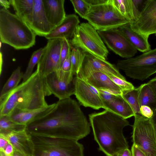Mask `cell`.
<instances>
[{
  "label": "cell",
  "mask_w": 156,
  "mask_h": 156,
  "mask_svg": "<svg viewBox=\"0 0 156 156\" xmlns=\"http://www.w3.org/2000/svg\"><path fill=\"white\" fill-rule=\"evenodd\" d=\"M90 126L78 102L70 98L59 100L50 111L28 124L26 130L30 134L78 140L90 133Z\"/></svg>",
  "instance_id": "1"
},
{
  "label": "cell",
  "mask_w": 156,
  "mask_h": 156,
  "mask_svg": "<svg viewBox=\"0 0 156 156\" xmlns=\"http://www.w3.org/2000/svg\"><path fill=\"white\" fill-rule=\"evenodd\" d=\"M94 139L99 149L107 156H112L120 150L128 148L123 132L129 122L120 115L105 110L89 115Z\"/></svg>",
  "instance_id": "2"
},
{
  "label": "cell",
  "mask_w": 156,
  "mask_h": 156,
  "mask_svg": "<svg viewBox=\"0 0 156 156\" xmlns=\"http://www.w3.org/2000/svg\"><path fill=\"white\" fill-rule=\"evenodd\" d=\"M50 95L43 77L36 69L28 80L0 98V116L8 115L16 108L32 110L46 106L45 97Z\"/></svg>",
  "instance_id": "3"
},
{
  "label": "cell",
  "mask_w": 156,
  "mask_h": 156,
  "mask_svg": "<svg viewBox=\"0 0 156 156\" xmlns=\"http://www.w3.org/2000/svg\"><path fill=\"white\" fill-rule=\"evenodd\" d=\"M36 34L29 25L15 14L0 10V39L16 50L26 49L36 42Z\"/></svg>",
  "instance_id": "4"
},
{
  "label": "cell",
  "mask_w": 156,
  "mask_h": 156,
  "mask_svg": "<svg viewBox=\"0 0 156 156\" xmlns=\"http://www.w3.org/2000/svg\"><path fill=\"white\" fill-rule=\"evenodd\" d=\"M30 135L34 146V156H83V146L78 140L62 137Z\"/></svg>",
  "instance_id": "5"
},
{
  "label": "cell",
  "mask_w": 156,
  "mask_h": 156,
  "mask_svg": "<svg viewBox=\"0 0 156 156\" xmlns=\"http://www.w3.org/2000/svg\"><path fill=\"white\" fill-rule=\"evenodd\" d=\"M90 6L84 19L97 31L119 28L130 23L115 5L114 0H107L103 4Z\"/></svg>",
  "instance_id": "6"
},
{
  "label": "cell",
  "mask_w": 156,
  "mask_h": 156,
  "mask_svg": "<svg viewBox=\"0 0 156 156\" xmlns=\"http://www.w3.org/2000/svg\"><path fill=\"white\" fill-rule=\"evenodd\" d=\"M69 42L73 47L101 60H106L109 53L98 31L88 23L79 24Z\"/></svg>",
  "instance_id": "7"
},
{
  "label": "cell",
  "mask_w": 156,
  "mask_h": 156,
  "mask_svg": "<svg viewBox=\"0 0 156 156\" xmlns=\"http://www.w3.org/2000/svg\"><path fill=\"white\" fill-rule=\"evenodd\" d=\"M117 66L129 77L143 81L156 73V47L136 57L119 60Z\"/></svg>",
  "instance_id": "8"
},
{
  "label": "cell",
  "mask_w": 156,
  "mask_h": 156,
  "mask_svg": "<svg viewBox=\"0 0 156 156\" xmlns=\"http://www.w3.org/2000/svg\"><path fill=\"white\" fill-rule=\"evenodd\" d=\"M132 135L133 144L147 156H156V138L151 118L136 114Z\"/></svg>",
  "instance_id": "9"
},
{
  "label": "cell",
  "mask_w": 156,
  "mask_h": 156,
  "mask_svg": "<svg viewBox=\"0 0 156 156\" xmlns=\"http://www.w3.org/2000/svg\"><path fill=\"white\" fill-rule=\"evenodd\" d=\"M97 31L108 47L120 56L130 58L137 53L136 48L119 28Z\"/></svg>",
  "instance_id": "10"
},
{
  "label": "cell",
  "mask_w": 156,
  "mask_h": 156,
  "mask_svg": "<svg viewBox=\"0 0 156 156\" xmlns=\"http://www.w3.org/2000/svg\"><path fill=\"white\" fill-rule=\"evenodd\" d=\"M130 23L131 29L141 35H156V0H145L138 16Z\"/></svg>",
  "instance_id": "11"
},
{
  "label": "cell",
  "mask_w": 156,
  "mask_h": 156,
  "mask_svg": "<svg viewBox=\"0 0 156 156\" xmlns=\"http://www.w3.org/2000/svg\"><path fill=\"white\" fill-rule=\"evenodd\" d=\"M63 39L48 40L44 47L43 54L37 64V69L43 77L58 69Z\"/></svg>",
  "instance_id": "12"
},
{
  "label": "cell",
  "mask_w": 156,
  "mask_h": 156,
  "mask_svg": "<svg viewBox=\"0 0 156 156\" xmlns=\"http://www.w3.org/2000/svg\"><path fill=\"white\" fill-rule=\"evenodd\" d=\"M74 80L75 86L74 95L81 105L96 110L104 108L97 89L78 75L74 78Z\"/></svg>",
  "instance_id": "13"
},
{
  "label": "cell",
  "mask_w": 156,
  "mask_h": 156,
  "mask_svg": "<svg viewBox=\"0 0 156 156\" xmlns=\"http://www.w3.org/2000/svg\"><path fill=\"white\" fill-rule=\"evenodd\" d=\"M94 71L112 74L121 79L126 80L114 65L106 60L101 59L87 53L77 75L81 77L88 73Z\"/></svg>",
  "instance_id": "14"
},
{
  "label": "cell",
  "mask_w": 156,
  "mask_h": 156,
  "mask_svg": "<svg viewBox=\"0 0 156 156\" xmlns=\"http://www.w3.org/2000/svg\"><path fill=\"white\" fill-rule=\"evenodd\" d=\"M44 78V83L51 95L53 94L59 100L70 98L74 95L75 86L74 78L70 83L59 80L55 72L51 73Z\"/></svg>",
  "instance_id": "15"
},
{
  "label": "cell",
  "mask_w": 156,
  "mask_h": 156,
  "mask_svg": "<svg viewBox=\"0 0 156 156\" xmlns=\"http://www.w3.org/2000/svg\"><path fill=\"white\" fill-rule=\"evenodd\" d=\"M29 26L36 35L44 37L54 29L47 18L43 0H34L32 21Z\"/></svg>",
  "instance_id": "16"
},
{
  "label": "cell",
  "mask_w": 156,
  "mask_h": 156,
  "mask_svg": "<svg viewBox=\"0 0 156 156\" xmlns=\"http://www.w3.org/2000/svg\"><path fill=\"white\" fill-rule=\"evenodd\" d=\"M80 77L98 90L107 91L116 95L122 94V89L104 73L92 72Z\"/></svg>",
  "instance_id": "17"
},
{
  "label": "cell",
  "mask_w": 156,
  "mask_h": 156,
  "mask_svg": "<svg viewBox=\"0 0 156 156\" xmlns=\"http://www.w3.org/2000/svg\"><path fill=\"white\" fill-rule=\"evenodd\" d=\"M1 136L6 138L15 150L28 156H34V143L31 135L26 129Z\"/></svg>",
  "instance_id": "18"
},
{
  "label": "cell",
  "mask_w": 156,
  "mask_h": 156,
  "mask_svg": "<svg viewBox=\"0 0 156 156\" xmlns=\"http://www.w3.org/2000/svg\"><path fill=\"white\" fill-rule=\"evenodd\" d=\"M79 23V17L76 15H66L63 22L45 37L48 40L72 38Z\"/></svg>",
  "instance_id": "19"
},
{
  "label": "cell",
  "mask_w": 156,
  "mask_h": 156,
  "mask_svg": "<svg viewBox=\"0 0 156 156\" xmlns=\"http://www.w3.org/2000/svg\"><path fill=\"white\" fill-rule=\"evenodd\" d=\"M55 103L43 108L32 110L14 109L8 115L12 121L19 124L25 125L46 114L55 106Z\"/></svg>",
  "instance_id": "20"
},
{
  "label": "cell",
  "mask_w": 156,
  "mask_h": 156,
  "mask_svg": "<svg viewBox=\"0 0 156 156\" xmlns=\"http://www.w3.org/2000/svg\"><path fill=\"white\" fill-rule=\"evenodd\" d=\"M43 0L47 18L54 29L63 22L66 16L64 7L65 0Z\"/></svg>",
  "instance_id": "21"
},
{
  "label": "cell",
  "mask_w": 156,
  "mask_h": 156,
  "mask_svg": "<svg viewBox=\"0 0 156 156\" xmlns=\"http://www.w3.org/2000/svg\"><path fill=\"white\" fill-rule=\"evenodd\" d=\"M103 103L105 110L111 111L125 119L135 115L132 108L122 94L115 95L110 101Z\"/></svg>",
  "instance_id": "22"
},
{
  "label": "cell",
  "mask_w": 156,
  "mask_h": 156,
  "mask_svg": "<svg viewBox=\"0 0 156 156\" xmlns=\"http://www.w3.org/2000/svg\"><path fill=\"white\" fill-rule=\"evenodd\" d=\"M119 29L127 37L137 50L144 53L151 49L148 41L149 37L133 30L131 28L130 23Z\"/></svg>",
  "instance_id": "23"
},
{
  "label": "cell",
  "mask_w": 156,
  "mask_h": 156,
  "mask_svg": "<svg viewBox=\"0 0 156 156\" xmlns=\"http://www.w3.org/2000/svg\"><path fill=\"white\" fill-rule=\"evenodd\" d=\"M15 14L29 26L31 23L34 0H9Z\"/></svg>",
  "instance_id": "24"
},
{
  "label": "cell",
  "mask_w": 156,
  "mask_h": 156,
  "mask_svg": "<svg viewBox=\"0 0 156 156\" xmlns=\"http://www.w3.org/2000/svg\"><path fill=\"white\" fill-rule=\"evenodd\" d=\"M138 101L140 107L146 105L153 111L156 110V95L147 83L140 86Z\"/></svg>",
  "instance_id": "25"
},
{
  "label": "cell",
  "mask_w": 156,
  "mask_h": 156,
  "mask_svg": "<svg viewBox=\"0 0 156 156\" xmlns=\"http://www.w3.org/2000/svg\"><path fill=\"white\" fill-rule=\"evenodd\" d=\"M26 127V125L12 121L8 115L0 116V135L5 136L12 132L23 131Z\"/></svg>",
  "instance_id": "26"
},
{
  "label": "cell",
  "mask_w": 156,
  "mask_h": 156,
  "mask_svg": "<svg viewBox=\"0 0 156 156\" xmlns=\"http://www.w3.org/2000/svg\"><path fill=\"white\" fill-rule=\"evenodd\" d=\"M23 75L21 72L20 67H18L12 72L2 88L0 98L6 96L19 85L20 81L23 78Z\"/></svg>",
  "instance_id": "27"
},
{
  "label": "cell",
  "mask_w": 156,
  "mask_h": 156,
  "mask_svg": "<svg viewBox=\"0 0 156 156\" xmlns=\"http://www.w3.org/2000/svg\"><path fill=\"white\" fill-rule=\"evenodd\" d=\"M86 53L80 49L71 48L70 60L71 64V73L72 75H77L82 66Z\"/></svg>",
  "instance_id": "28"
},
{
  "label": "cell",
  "mask_w": 156,
  "mask_h": 156,
  "mask_svg": "<svg viewBox=\"0 0 156 156\" xmlns=\"http://www.w3.org/2000/svg\"><path fill=\"white\" fill-rule=\"evenodd\" d=\"M140 86L133 89L123 90L122 95L129 104L136 114L142 115L140 112V106L138 101Z\"/></svg>",
  "instance_id": "29"
},
{
  "label": "cell",
  "mask_w": 156,
  "mask_h": 156,
  "mask_svg": "<svg viewBox=\"0 0 156 156\" xmlns=\"http://www.w3.org/2000/svg\"><path fill=\"white\" fill-rule=\"evenodd\" d=\"M115 5L121 13L130 22L134 20L132 0H114Z\"/></svg>",
  "instance_id": "30"
},
{
  "label": "cell",
  "mask_w": 156,
  "mask_h": 156,
  "mask_svg": "<svg viewBox=\"0 0 156 156\" xmlns=\"http://www.w3.org/2000/svg\"><path fill=\"white\" fill-rule=\"evenodd\" d=\"M44 48H40L32 54L28 66L23 76L22 82L26 81L32 75L34 68L39 62L44 52Z\"/></svg>",
  "instance_id": "31"
},
{
  "label": "cell",
  "mask_w": 156,
  "mask_h": 156,
  "mask_svg": "<svg viewBox=\"0 0 156 156\" xmlns=\"http://www.w3.org/2000/svg\"><path fill=\"white\" fill-rule=\"evenodd\" d=\"M70 1L75 12L81 18L84 19L90 11V5L86 0H71Z\"/></svg>",
  "instance_id": "32"
},
{
  "label": "cell",
  "mask_w": 156,
  "mask_h": 156,
  "mask_svg": "<svg viewBox=\"0 0 156 156\" xmlns=\"http://www.w3.org/2000/svg\"><path fill=\"white\" fill-rule=\"evenodd\" d=\"M71 47L69 41L66 38H63L60 52V62L57 70L61 68L64 61L71 52Z\"/></svg>",
  "instance_id": "33"
},
{
  "label": "cell",
  "mask_w": 156,
  "mask_h": 156,
  "mask_svg": "<svg viewBox=\"0 0 156 156\" xmlns=\"http://www.w3.org/2000/svg\"><path fill=\"white\" fill-rule=\"evenodd\" d=\"M106 74L114 83L122 89V91L132 89L135 88L132 83L127 81L126 80L121 79L112 74Z\"/></svg>",
  "instance_id": "34"
},
{
  "label": "cell",
  "mask_w": 156,
  "mask_h": 156,
  "mask_svg": "<svg viewBox=\"0 0 156 156\" xmlns=\"http://www.w3.org/2000/svg\"><path fill=\"white\" fill-rule=\"evenodd\" d=\"M140 112L141 115L148 118H151L153 114V111L149 106L142 105L140 107Z\"/></svg>",
  "instance_id": "35"
},
{
  "label": "cell",
  "mask_w": 156,
  "mask_h": 156,
  "mask_svg": "<svg viewBox=\"0 0 156 156\" xmlns=\"http://www.w3.org/2000/svg\"><path fill=\"white\" fill-rule=\"evenodd\" d=\"M132 156H147L136 145L133 144L131 149Z\"/></svg>",
  "instance_id": "36"
},
{
  "label": "cell",
  "mask_w": 156,
  "mask_h": 156,
  "mask_svg": "<svg viewBox=\"0 0 156 156\" xmlns=\"http://www.w3.org/2000/svg\"><path fill=\"white\" fill-rule=\"evenodd\" d=\"M14 151V147L11 144L9 143L2 151H3L7 155L12 156Z\"/></svg>",
  "instance_id": "37"
},
{
  "label": "cell",
  "mask_w": 156,
  "mask_h": 156,
  "mask_svg": "<svg viewBox=\"0 0 156 156\" xmlns=\"http://www.w3.org/2000/svg\"><path fill=\"white\" fill-rule=\"evenodd\" d=\"M117 156H132L131 151L128 148L123 149L117 154Z\"/></svg>",
  "instance_id": "38"
},
{
  "label": "cell",
  "mask_w": 156,
  "mask_h": 156,
  "mask_svg": "<svg viewBox=\"0 0 156 156\" xmlns=\"http://www.w3.org/2000/svg\"><path fill=\"white\" fill-rule=\"evenodd\" d=\"M9 143L5 137L0 135V151H2Z\"/></svg>",
  "instance_id": "39"
},
{
  "label": "cell",
  "mask_w": 156,
  "mask_h": 156,
  "mask_svg": "<svg viewBox=\"0 0 156 156\" xmlns=\"http://www.w3.org/2000/svg\"><path fill=\"white\" fill-rule=\"evenodd\" d=\"M90 6L96 5L103 4L107 2V0H86Z\"/></svg>",
  "instance_id": "40"
},
{
  "label": "cell",
  "mask_w": 156,
  "mask_h": 156,
  "mask_svg": "<svg viewBox=\"0 0 156 156\" xmlns=\"http://www.w3.org/2000/svg\"><path fill=\"white\" fill-rule=\"evenodd\" d=\"M156 95V76L147 83Z\"/></svg>",
  "instance_id": "41"
},
{
  "label": "cell",
  "mask_w": 156,
  "mask_h": 156,
  "mask_svg": "<svg viewBox=\"0 0 156 156\" xmlns=\"http://www.w3.org/2000/svg\"><path fill=\"white\" fill-rule=\"evenodd\" d=\"M0 4L3 8L8 9L10 8L11 5L9 0H0Z\"/></svg>",
  "instance_id": "42"
},
{
  "label": "cell",
  "mask_w": 156,
  "mask_h": 156,
  "mask_svg": "<svg viewBox=\"0 0 156 156\" xmlns=\"http://www.w3.org/2000/svg\"><path fill=\"white\" fill-rule=\"evenodd\" d=\"M151 119L154 127L156 138V110L153 111V114Z\"/></svg>",
  "instance_id": "43"
},
{
  "label": "cell",
  "mask_w": 156,
  "mask_h": 156,
  "mask_svg": "<svg viewBox=\"0 0 156 156\" xmlns=\"http://www.w3.org/2000/svg\"><path fill=\"white\" fill-rule=\"evenodd\" d=\"M12 156H28L26 155H25L19 152V151L15 150L13 153Z\"/></svg>",
  "instance_id": "44"
},
{
  "label": "cell",
  "mask_w": 156,
  "mask_h": 156,
  "mask_svg": "<svg viewBox=\"0 0 156 156\" xmlns=\"http://www.w3.org/2000/svg\"><path fill=\"white\" fill-rule=\"evenodd\" d=\"M0 74H1L2 70V67L3 64V58H2V52H0Z\"/></svg>",
  "instance_id": "45"
},
{
  "label": "cell",
  "mask_w": 156,
  "mask_h": 156,
  "mask_svg": "<svg viewBox=\"0 0 156 156\" xmlns=\"http://www.w3.org/2000/svg\"><path fill=\"white\" fill-rule=\"evenodd\" d=\"M0 156H8L6 155L3 151H0Z\"/></svg>",
  "instance_id": "46"
},
{
  "label": "cell",
  "mask_w": 156,
  "mask_h": 156,
  "mask_svg": "<svg viewBox=\"0 0 156 156\" xmlns=\"http://www.w3.org/2000/svg\"><path fill=\"white\" fill-rule=\"evenodd\" d=\"M112 156H117V154H115L114 155Z\"/></svg>",
  "instance_id": "47"
}]
</instances>
